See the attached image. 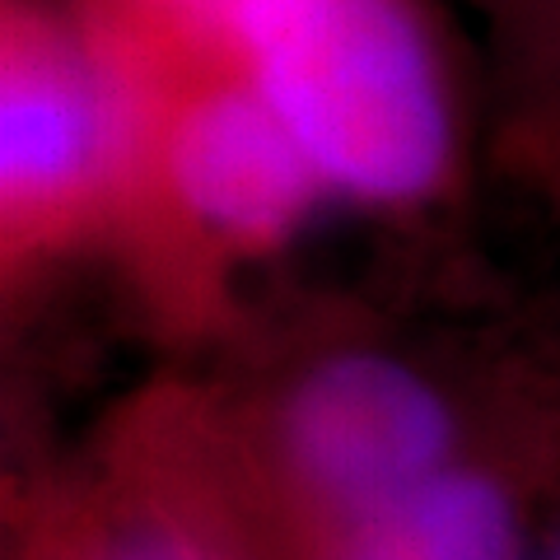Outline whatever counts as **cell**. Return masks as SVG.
Returning a JSON list of instances; mask_svg holds the SVG:
<instances>
[{
  "label": "cell",
  "instance_id": "3957f363",
  "mask_svg": "<svg viewBox=\"0 0 560 560\" xmlns=\"http://www.w3.org/2000/svg\"><path fill=\"white\" fill-rule=\"evenodd\" d=\"M136 150V94L94 38L14 14L0 57V197L14 224L90 206Z\"/></svg>",
  "mask_w": 560,
  "mask_h": 560
},
{
  "label": "cell",
  "instance_id": "8992f818",
  "mask_svg": "<svg viewBox=\"0 0 560 560\" xmlns=\"http://www.w3.org/2000/svg\"><path fill=\"white\" fill-rule=\"evenodd\" d=\"M84 560H230L206 528L168 514H136L94 537Z\"/></svg>",
  "mask_w": 560,
  "mask_h": 560
},
{
  "label": "cell",
  "instance_id": "277c9868",
  "mask_svg": "<svg viewBox=\"0 0 560 560\" xmlns=\"http://www.w3.org/2000/svg\"><path fill=\"white\" fill-rule=\"evenodd\" d=\"M160 160L183 215L243 248L290 238L327 197L308 154L243 75L206 84L173 108Z\"/></svg>",
  "mask_w": 560,
  "mask_h": 560
},
{
  "label": "cell",
  "instance_id": "52a82bcc",
  "mask_svg": "<svg viewBox=\"0 0 560 560\" xmlns=\"http://www.w3.org/2000/svg\"><path fill=\"white\" fill-rule=\"evenodd\" d=\"M160 5L187 24L206 28V33H220V20H224V10H230V0H160Z\"/></svg>",
  "mask_w": 560,
  "mask_h": 560
},
{
  "label": "cell",
  "instance_id": "7a4b0ae2",
  "mask_svg": "<svg viewBox=\"0 0 560 560\" xmlns=\"http://www.w3.org/2000/svg\"><path fill=\"white\" fill-rule=\"evenodd\" d=\"M271 448L294 495L341 533L458 463V416L416 364L341 350L285 388Z\"/></svg>",
  "mask_w": 560,
  "mask_h": 560
},
{
  "label": "cell",
  "instance_id": "6da1fadb",
  "mask_svg": "<svg viewBox=\"0 0 560 560\" xmlns=\"http://www.w3.org/2000/svg\"><path fill=\"white\" fill-rule=\"evenodd\" d=\"M215 38L327 197L411 206L453 164V103L407 0H230Z\"/></svg>",
  "mask_w": 560,
  "mask_h": 560
},
{
  "label": "cell",
  "instance_id": "ba28073f",
  "mask_svg": "<svg viewBox=\"0 0 560 560\" xmlns=\"http://www.w3.org/2000/svg\"><path fill=\"white\" fill-rule=\"evenodd\" d=\"M541 560H560V533L551 537V547H547V556H541Z\"/></svg>",
  "mask_w": 560,
  "mask_h": 560
},
{
  "label": "cell",
  "instance_id": "5b68a950",
  "mask_svg": "<svg viewBox=\"0 0 560 560\" xmlns=\"http://www.w3.org/2000/svg\"><path fill=\"white\" fill-rule=\"evenodd\" d=\"M331 560H528V537L504 477L458 458L341 528Z\"/></svg>",
  "mask_w": 560,
  "mask_h": 560
}]
</instances>
